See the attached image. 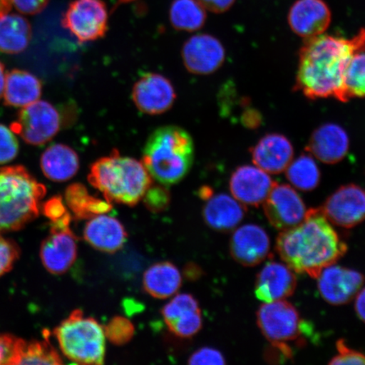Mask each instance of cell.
<instances>
[{"instance_id": "cell-1", "label": "cell", "mask_w": 365, "mask_h": 365, "mask_svg": "<svg viewBox=\"0 0 365 365\" xmlns=\"http://www.w3.org/2000/svg\"><path fill=\"white\" fill-rule=\"evenodd\" d=\"M365 50V29L353 38L319 35L305 40L299 56L294 89L309 99L334 98L341 102L346 67Z\"/></svg>"}, {"instance_id": "cell-2", "label": "cell", "mask_w": 365, "mask_h": 365, "mask_svg": "<svg viewBox=\"0 0 365 365\" xmlns=\"http://www.w3.org/2000/svg\"><path fill=\"white\" fill-rule=\"evenodd\" d=\"M278 255L295 272L317 278L348 250L321 208L310 209L298 226L282 231L277 239Z\"/></svg>"}, {"instance_id": "cell-3", "label": "cell", "mask_w": 365, "mask_h": 365, "mask_svg": "<svg viewBox=\"0 0 365 365\" xmlns=\"http://www.w3.org/2000/svg\"><path fill=\"white\" fill-rule=\"evenodd\" d=\"M194 159L192 137L176 125L158 128L150 135L143 149V165L154 180L165 186L184 180Z\"/></svg>"}, {"instance_id": "cell-4", "label": "cell", "mask_w": 365, "mask_h": 365, "mask_svg": "<svg viewBox=\"0 0 365 365\" xmlns=\"http://www.w3.org/2000/svg\"><path fill=\"white\" fill-rule=\"evenodd\" d=\"M46 193L45 185L25 167L0 168V232L19 231L34 221Z\"/></svg>"}, {"instance_id": "cell-5", "label": "cell", "mask_w": 365, "mask_h": 365, "mask_svg": "<svg viewBox=\"0 0 365 365\" xmlns=\"http://www.w3.org/2000/svg\"><path fill=\"white\" fill-rule=\"evenodd\" d=\"M88 180L108 202L127 205L138 203L153 185V178L143 163L121 156L117 150L91 165Z\"/></svg>"}, {"instance_id": "cell-6", "label": "cell", "mask_w": 365, "mask_h": 365, "mask_svg": "<svg viewBox=\"0 0 365 365\" xmlns=\"http://www.w3.org/2000/svg\"><path fill=\"white\" fill-rule=\"evenodd\" d=\"M59 349L71 361L79 364H103L106 353L103 327L76 309L53 331Z\"/></svg>"}, {"instance_id": "cell-7", "label": "cell", "mask_w": 365, "mask_h": 365, "mask_svg": "<svg viewBox=\"0 0 365 365\" xmlns=\"http://www.w3.org/2000/svg\"><path fill=\"white\" fill-rule=\"evenodd\" d=\"M61 113L51 103L36 101L18 113L11 130L19 135L26 143L42 145L51 140L61 129Z\"/></svg>"}, {"instance_id": "cell-8", "label": "cell", "mask_w": 365, "mask_h": 365, "mask_svg": "<svg viewBox=\"0 0 365 365\" xmlns=\"http://www.w3.org/2000/svg\"><path fill=\"white\" fill-rule=\"evenodd\" d=\"M62 26L80 43L103 38L108 29V12L103 0H74L62 18Z\"/></svg>"}, {"instance_id": "cell-9", "label": "cell", "mask_w": 365, "mask_h": 365, "mask_svg": "<svg viewBox=\"0 0 365 365\" xmlns=\"http://www.w3.org/2000/svg\"><path fill=\"white\" fill-rule=\"evenodd\" d=\"M257 317L259 330L271 342L298 340L304 331L298 310L284 299L262 304Z\"/></svg>"}, {"instance_id": "cell-10", "label": "cell", "mask_w": 365, "mask_h": 365, "mask_svg": "<svg viewBox=\"0 0 365 365\" xmlns=\"http://www.w3.org/2000/svg\"><path fill=\"white\" fill-rule=\"evenodd\" d=\"M71 217H68L52 222L49 235L41 245V261L54 275L66 272L76 262L77 238L71 230Z\"/></svg>"}, {"instance_id": "cell-11", "label": "cell", "mask_w": 365, "mask_h": 365, "mask_svg": "<svg viewBox=\"0 0 365 365\" xmlns=\"http://www.w3.org/2000/svg\"><path fill=\"white\" fill-rule=\"evenodd\" d=\"M263 208L270 225L281 231L300 225L307 213L302 198L293 187L277 182L264 200Z\"/></svg>"}, {"instance_id": "cell-12", "label": "cell", "mask_w": 365, "mask_h": 365, "mask_svg": "<svg viewBox=\"0 0 365 365\" xmlns=\"http://www.w3.org/2000/svg\"><path fill=\"white\" fill-rule=\"evenodd\" d=\"M321 210L333 225L352 228L365 220V191L357 185L341 186L327 199Z\"/></svg>"}, {"instance_id": "cell-13", "label": "cell", "mask_w": 365, "mask_h": 365, "mask_svg": "<svg viewBox=\"0 0 365 365\" xmlns=\"http://www.w3.org/2000/svg\"><path fill=\"white\" fill-rule=\"evenodd\" d=\"M226 52L215 36L197 34L186 41L182 48V63L191 74L211 75L222 67Z\"/></svg>"}, {"instance_id": "cell-14", "label": "cell", "mask_w": 365, "mask_h": 365, "mask_svg": "<svg viewBox=\"0 0 365 365\" xmlns=\"http://www.w3.org/2000/svg\"><path fill=\"white\" fill-rule=\"evenodd\" d=\"M132 99L141 113L158 115L173 107L176 93L167 77L148 73L137 81L132 89Z\"/></svg>"}, {"instance_id": "cell-15", "label": "cell", "mask_w": 365, "mask_h": 365, "mask_svg": "<svg viewBox=\"0 0 365 365\" xmlns=\"http://www.w3.org/2000/svg\"><path fill=\"white\" fill-rule=\"evenodd\" d=\"M317 278L319 294L332 305L349 304L364 284L361 272L334 264L322 269Z\"/></svg>"}, {"instance_id": "cell-16", "label": "cell", "mask_w": 365, "mask_h": 365, "mask_svg": "<svg viewBox=\"0 0 365 365\" xmlns=\"http://www.w3.org/2000/svg\"><path fill=\"white\" fill-rule=\"evenodd\" d=\"M287 21L296 35L307 40L325 33L331 22V12L323 0H297Z\"/></svg>"}, {"instance_id": "cell-17", "label": "cell", "mask_w": 365, "mask_h": 365, "mask_svg": "<svg viewBox=\"0 0 365 365\" xmlns=\"http://www.w3.org/2000/svg\"><path fill=\"white\" fill-rule=\"evenodd\" d=\"M269 173L257 166H240L232 173L230 187L232 195L243 205L259 207L276 185Z\"/></svg>"}, {"instance_id": "cell-18", "label": "cell", "mask_w": 365, "mask_h": 365, "mask_svg": "<svg viewBox=\"0 0 365 365\" xmlns=\"http://www.w3.org/2000/svg\"><path fill=\"white\" fill-rule=\"evenodd\" d=\"M270 239L261 226L246 225L236 230L230 240V253L245 267H255L267 257Z\"/></svg>"}, {"instance_id": "cell-19", "label": "cell", "mask_w": 365, "mask_h": 365, "mask_svg": "<svg viewBox=\"0 0 365 365\" xmlns=\"http://www.w3.org/2000/svg\"><path fill=\"white\" fill-rule=\"evenodd\" d=\"M296 287L295 274L287 264L269 262L258 273L255 294L264 303H271L289 298Z\"/></svg>"}, {"instance_id": "cell-20", "label": "cell", "mask_w": 365, "mask_h": 365, "mask_svg": "<svg viewBox=\"0 0 365 365\" xmlns=\"http://www.w3.org/2000/svg\"><path fill=\"white\" fill-rule=\"evenodd\" d=\"M162 313L170 330L182 339H189L202 329V313L192 295H176L163 307Z\"/></svg>"}, {"instance_id": "cell-21", "label": "cell", "mask_w": 365, "mask_h": 365, "mask_svg": "<svg viewBox=\"0 0 365 365\" xmlns=\"http://www.w3.org/2000/svg\"><path fill=\"white\" fill-rule=\"evenodd\" d=\"M349 145V137L344 128L334 123H326L314 130L307 150L323 163L336 164L348 154Z\"/></svg>"}, {"instance_id": "cell-22", "label": "cell", "mask_w": 365, "mask_h": 365, "mask_svg": "<svg viewBox=\"0 0 365 365\" xmlns=\"http://www.w3.org/2000/svg\"><path fill=\"white\" fill-rule=\"evenodd\" d=\"M255 166L272 175L287 170L293 161L294 150L291 141L284 135L270 133L262 137L250 149Z\"/></svg>"}, {"instance_id": "cell-23", "label": "cell", "mask_w": 365, "mask_h": 365, "mask_svg": "<svg viewBox=\"0 0 365 365\" xmlns=\"http://www.w3.org/2000/svg\"><path fill=\"white\" fill-rule=\"evenodd\" d=\"M84 239L96 250L114 253L125 245L127 234L118 219L105 213L89 219L85 227Z\"/></svg>"}, {"instance_id": "cell-24", "label": "cell", "mask_w": 365, "mask_h": 365, "mask_svg": "<svg viewBox=\"0 0 365 365\" xmlns=\"http://www.w3.org/2000/svg\"><path fill=\"white\" fill-rule=\"evenodd\" d=\"M245 216V205L234 196L227 194L212 195L203 210L204 220L212 230L230 232L237 227Z\"/></svg>"}, {"instance_id": "cell-25", "label": "cell", "mask_w": 365, "mask_h": 365, "mask_svg": "<svg viewBox=\"0 0 365 365\" xmlns=\"http://www.w3.org/2000/svg\"><path fill=\"white\" fill-rule=\"evenodd\" d=\"M42 82L31 73L14 68L6 76L4 105L13 108H24L38 101L42 95Z\"/></svg>"}, {"instance_id": "cell-26", "label": "cell", "mask_w": 365, "mask_h": 365, "mask_svg": "<svg viewBox=\"0 0 365 365\" xmlns=\"http://www.w3.org/2000/svg\"><path fill=\"white\" fill-rule=\"evenodd\" d=\"M41 168L48 180L61 182L70 180L80 168V159L75 150L65 144H53L41 157Z\"/></svg>"}, {"instance_id": "cell-27", "label": "cell", "mask_w": 365, "mask_h": 365, "mask_svg": "<svg viewBox=\"0 0 365 365\" xmlns=\"http://www.w3.org/2000/svg\"><path fill=\"white\" fill-rule=\"evenodd\" d=\"M44 334L46 336L43 341H27L16 337L7 364L58 365L63 364L61 356L49 341V332L44 331Z\"/></svg>"}, {"instance_id": "cell-28", "label": "cell", "mask_w": 365, "mask_h": 365, "mask_svg": "<svg viewBox=\"0 0 365 365\" xmlns=\"http://www.w3.org/2000/svg\"><path fill=\"white\" fill-rule=\"evenodd\" d=\"M181 285V273L171 262L154 264L144 273V289L153 298H170L180 290Z\"/></svg>"}, {"instance_id": "cell-29", "label": "cell", "mask_w": 365, "mask_h": 365, "mask_svg": "<svg viewBox=\"0 0 365 365\" xmlns=\"http://www.w3.org/2000/svg\"><path fill=\"white\" fill-rule=\"evenodd\" d=\"M29 21L17 14H6L0 18V52L18 54L25 51L31 40Z\"/></svg>"}, {"instance_id": "cell-30", "label": "cell", "mask_w": 365, "mask_h": 365, "mask_svg": "<svg viewBox=\"0 0 365 365\" xmlns=\"http://www.w3.org/2000/svg\"><path fill=\"white\" fill-rule=\"evenodd\" d=\"M65 200L68 208L78 219H90L107 213L112 209L110 202L94 197L86 187L79 182L68 187Z\"/></svg>"}, {"instance_id": "cell-31", "label": "cell", "mask_w": 365, "mask_h": 365, "mask_svg": "<svg viewBox=\"0 0 365 365\" xmlns=\"http://www.w3.org/2000/svg\"><path fill=\"white\" fill-rule=\"evenodd\" d=\"M170 20L176 30L195 31L204 26L207 12L198 0H173Z\"/></svg>"}, {"instance_id": "cell-32", "label": "cell", "mask_w": 365, "mask_h": 365, "mask_svg": "<svg viewBox=\"0 0 365 365\" xmlns=\"http://www.w3.org/2000/svg\"><path fill=\"white\" fill-rule=\"evenodd\" d=\"M285 171L287 180L299 190H316L321 181V171L310 154H301L293 159Z\"/></svg>"}, {"instance_id": "cell-33", "label": "cell", "mask_w": 365, "mask_h": 365, "mask_svg": "<svg viewBox=\"0 0 365 365\" xmlns=\"http://www.w3.org/2000/svg\"><path fill=\"white\" fill-rule=\"evenodd\" d=\"M355 98H365V50L355 54L345 71L341 103Z\"/></svg>"}, {"instance_id": "cell-34", "label": "cell", "mask_w": 365, "mask_h": 365, "mask_svg": "<svg viewBox=\"0 0 365 365\" xmlns=\"http://www.w3.org/2000/svg\"><path fill=\"white\" fill-rule=\"evenodd\" d=\"M104 334L114 345H125L135 335V329L129 319L123 317H113L103 327Z\"/></svg>"}, {"instance_id": "cell-35", "label": "cell", "mask_w": 365, "mask_h": 365, "mask_svg": "<svg viewBox=\"0 0 365 365\" xmlns=\"http://www.w3.org/2000/svg\"><path fill=\"white\" fill-rule=\"evenodd\" d=\"M20 257L19 246L15 241L4 238L0 232V277L12 270Z\"/></svg>"}, {"instance_id": "cell-36", "label": "cell", "mask_w": 365, "mask_h": 365, "mask_svg": "<svg viewBox=\"0 0 365 365\" xmlns=\"http://www.w3.org/2000/svg\"><path fill=\"white\" fill-rule=\"evenodd\" d=\"M19 149V143L11 128L0 124V165L16 159Z\"/></svg>"}, {"instance_id": "cell-37", "label": "cell", "mask_w": 365, "mask_h": 365, "mask_svg": "<svg viewBox=\"0 0 365 365\" xmlns=\"http://www.w3.org/2000/svg\"><path fill=\"white\" fill-rule=\"evenodd\" d=\"M145 205L150 211L155 212L165 210L170 203V193L161 185H150L143 198Z\"/></svg>"}, {"instance_id": "cell-38", "label": "cell", "mask_w": 365, "mask_h": 365, "mask_svg": "<svg viewBox=\"0 0 365 365\" xmlns=\"http://www.w3.org/2000/svg\"><path fill=\"white\" fill-rule=\"evenodd\" d=\"M336 346L337 354L329 364H365V354L350 349L344 339L337 341Z\"/></svg>"}, {"instance_id": "cell-39", "label": "cell", "mask_w": 365, "mask_h": 365, "mask_svg": "<svg viewBox=\"0 0 365 365\" xmlns=\"http://www.w3.org/2000/svg\"><path fill=\"white\" fill-rule=\"evenodd\" d=\"M43 215L48 218L50 223L56 222L63 220L66 217H71L70 212L68 211L65 202H63L61 196L56 195L50 198L41 207Z\"/></svg>"}, {"instance_id": "cell-40", "label": "cell", "mask_w": 365, "mask_h": 365, "mask_svg": "<svg viewBox=\"0 0 365 365\" xmlns=\"http://www.w3.org/2000/svg\"><path fill=\"white\" fill-rule=\"evenodd\" d=\"M190 364L217 365L225 364V358L221 352L212 348H202L190 356Z\"/></svg>"}, {"instance_id": "cell-41", "label": "cell", "mask_w": 365, "mask_h": 365, "mask_svg": "<svg viewBox=\"0 0 365 365\" xmlns=\"http://www.w3.org/2000/svg\"><path fill=\"white\" fill-rule=\"evenodd\" d=\"M271 346L266 353L264 358L269 363L285 362L286 360L292 359V349L286 342H271Z\"/></svg>"}, {"instance_id": "cell-42", "label": "cell", "mask_w": 365, "mask_h": 365, "mask_svg": "<svg viewBox=\"0 0 365 365\" xmlns=\"http://www.w3.org/2000/svg\"><path fill=\"white\" fill-rule=\"evenodd\" d=\"M49 0H12L18 11L24 15H38L47 7Z\"/></svg>"}, {"instance_id": "cell-43", "label": "cell", "mask_w": 365, "mask_h": 365, "mask_svg": "<svg viewBox=\"0 0 365 365\" xmlns=\"http://www.w3.org/2000/svg\"><path fill=\"white\" fill-rule=\"evenodd\" d=\"M198 1L202 4L205 10L219 14L230 10L236 0H198Z\"/></svg>"}, {"instance_id": "cell-44", "label": "cell", "mask_w": 365, "mask_h": 365, "mask_svg": "<svg viewBox=\"0 0 365 365\" xmlns=\"http://www.w3.org/2000/svg\"><path fill=\"white\" fill-rule=\"evenodd\" d=\"M15 339L11 334H0V364H7Z\"/></svg>"}, {"instance_id": "cell-45", "label": "cell", "mask_w": 365, "mask_h": 365, "mask_svg": "<svg viewBox=\"0 0 365 365\" xmlns=\"http://www.w3.org/2000/svg\"><path fill=\"white\" fill-rule=\"evenodd\" d=\"M355 312L358 317L365 323V287L356 295Z\"/></svg>"}, {"instance_id": "cell-46", "label": "cell", "mask_w": 365, "mask_h": 365, "mask_svg": "<svg viewBox=\"0 0 365 365\" xmlns=\"http://www.w3.org/2000/svg\"><path fill=\"white\" fill-rule=\"evenodd\" d=\"M12 0H0V18L11 11Z\"/></svg>"}, {"instance_id": "cell-47", "label": "cell", "mask_w": 365, "mask_h": 365, "mask_svg": "<svg viewBox=\"0 0 365 365\" xmlns=\"http://www.w3.org/2000/svg\"><path fill=\"white\" fill-rule=\"evenodd\" d=\"M6 67L4 63L0 61V100L3 98L4 85H6Z\"/></svg>"}, {"instance_id": "cell-48", "label": "cell", "mask_w": 365, "mask_h": 365, "mask_svg": "<svg viewBox=\"0 0 365 365\" xmlns=\"http://www.w3.org/2000/svg\"><path fill=\"white\" fill-rule=\"evenodd\" d=\"M213 195V191L208 186H203L202 189L199 190V196L200 198L207 200L211 198Z\"/></svg>"}, {"instance_id": "cell-49", "label": "cell", "mask_w": 365, "mask_h": 365, "mask_svg": "<svg viewBox=\"0 0 365 365\" xmlns=\"http://www.w3.org/2000/svg\"><path fill=\"white\" fill-rule=\"evenodd\" d=\"M134 1H136V0H118L117 6H120V4H128V3H131V2H134Z\"/></svg>"}]
</instances>
